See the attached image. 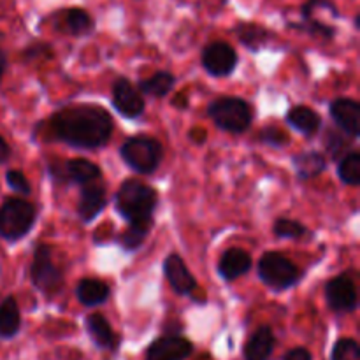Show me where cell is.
I'll list each match as a JSON object with an SVG mask.
<instances>
[{
  "instance_id": "277c9868",
  "label": "cell",
  "mask_w": 360,
  "mask_h": 360,
  "mask_svg": "<svg viewBox=\"0 0 360 360\" xmlns=\"http://www.w3.org/2000/svg\"><path fill=\"white\" fill-rule=\"evenodd\" d=\"M120 157L132 171L139 174H151L158 169L164 158L160 141L150 136L129 137L120 148Z\"/></svg>"
},
{
  "instance_id": "8fae6325",
  "label": "cell",
  "mask_w": 360,
  "mask_h": 360,
  "mask_svg": "<svg viewBox=\"0 0 360 360\" xmlns=\"http://www.w3.org/2000/svg\"><path fill=\"white\" fill-rule=\"evenodd\" d=\"M326 299L333 311L354 313L359 306L357 285L348 274H340L327 281Z\"/></svg>"
},
{
  "instance_id": "ba28073f",
  "label": "cell",
  "mask_w": 360,
  "mask_h": 360,
  "mask_svg": "<svg viewBox=\"0 0 360 360\" xmlns=\"http://www.w3.org/2000/svg\"><path fill=\"white\" fill-rule=\"evenodd\" d=\"M51 179L58 185L84 186L88 183L98 181L102 176L101 167L86 158H70V160H56L48 165Z\"/></svg>"
},
{
  "instance_id": "cb8c5ba5",
  "label": "cell",
  "mask_w": 360,
  "mask_h": 360,
  "mask_svg": "<svg viewBox=\"0 0 360 360\" xmlns=\"http://www.w3.org/2000/svg\"><path fill=\"white\" fill-rule=\"evenodd\" d=\"M21 330V311L13 295L0 301V340H13Z\"/></svg>"
},
{
  "instance_id": "d6a6232c",
  "label": "cell",
  "mask_w": 360,
  "mask_h": 360,
  "mask_svg": "<svg viewBox=\"0 0 360 360\" xmlns=\"http://www.w3.org/2000/svg\"><path fill=\"white\" fill-rule=\"evenodd\" d=\"M259 139L260 143L269 144V146L273 148H285L288 144L287 134L281 132V130L276 129V127H266V129L260 130Z\"/></svg>"
},
{
  "instance_id": "f1b7e54d",
  "label": "cell",
  "mask_w": 360,
  "mask_h": 360,
  "mask_svg": "<svg viewBox=\"0 0 360 360\" xmlns=\"http://www.w3.org/2000/svg\"><path fill=\"white\" fill-rule=\"evenodd\" d=\"M273 234L278 239H299L308 234V229L292 218H278L273 225Z\"/></svg>"
},
{
  "instance_id": "2e32d148",
  "label": "cell",
  "mask_w": 360,
  "mask_h": 360,
  "mask_svg": "<svg viewBox=\"0 0 360 360\" xmlns=\"http://www.w3.org/2000/svg\"><path fill=\"white\" fill-rule=\"evenodd\" d=\"M164 274L169 285L178 295H190L197 288V281L193 274L186 267L185 260L178 253H171L164 260Z\"/></svg>"
},
{
  "instance_id": "8992f818",
  "label": "cell",
  "mask_w": 360,
  "mask_h": 360,
  "mask_svg": "<svg viewBox=\"0 0 360 360\" xmlns=\"http://www.w3.org/2000/svg\"><path fill=\"white\" fill-rule=\"evenodd\" d=\"M259 278L269 288L283 292L299 283L302 273L288 257L278 252H267L259 260Z\"/></svg>"
},
{
  "instance_id": "4fadbf2b",
  "label": "cell",
  "mask_w": 360,
  "mask_h": 360,
  "mask_svg": "<svg viewBox=\"0 0 360 360\" xmlns=\"http://www.w3.org/2000/svg\"><path fill=\"white\" fill-rule=\"evenodd\" d=\"M112 105L122 116L130 120L139 118L144 112V98L127 77H118L112 84Z\"/></svg>"
},
{
  "instance_id": "ac0fdd59",
  "label": "cell",
  "mask_w": 360,
  "mask_h": 360,
  "mask_svg": "<svg viewBox=\"0 0 360 360\" xmlns=\"http://www.w3.org/2000/svg\"><path fill=\"white\" fill-rule=\"evenodd\" d=\"M84 327H86V333L90 336V340L97 345L102 350L115 352L120 347V338L118 334L112 330L111 323L108 322L104 315H98V313H91L84 320Z\"/></svg>"
},
{
  "instance_id": "7402d4cb",
  "label": "cell",
  "mask_w": 360,
  "mask_h": 360,
  "mask_svg": "<svg viewBox=\"0 0 360 360\" xmlns=\"http://www.w3.org/2000/svg\"><path fill=\"white\" fill-rule=\"evenodd\" d=\"M76 297L86 308H95V306H101L109 301L111 288L98 278H84L77 283Z\"/></svg>"
},
{
  "instance_id": "f546056e",
  "label": "cell",
  "mask_w": 360,
  "mask_h": 360,
  "mask_svg": "<svg viewBox=\"0 0 360 360\" xmlns=\"http://www.w3.org/2000/svg\"><path fill=\"white\" fill-rule=\"evenodd\" d=\"M355 139H352V137H348L347 134L343 132H338V130H329L326 136V150L327 153H329L330 158H338L340 155H347L348 150H350V146L354 144ZM352 151V150H350Z\"/></svg>"
},
{
  "instance_id": "484cf974",
  "label": "cell",
  "mask_w": 360,
  "mask_h": 360,
  "mask_svg": "<svg viewBox=\"0 0 360 360\" xmlns=\"http://www.w3.org/2000/svg\"><path fill=\"white\" fill-rule=\"evenodd\" d=\"M174 84H176L174 74L160 70V72L153 74V76L141 81L139 90L143 91L144 95H150V97L153 98H164L171 94Z\"/></svg>"
},
{
  "instance_id": "74e56055",
  "label": "cell",
  "mask_w": 360,
  "mask_h": 360,
  "mask_svg": "<svg viewBox=\"0 0 360 360\" xmlns=\"http://www.w3.org/2000/svg\"><path fill=\"white\" fill-rule=\"evenodd\" d=\"M354 23H355V28H357V30H359V28H360V16H359V14H355V21H354Z\"/></svg>"
},
{
  "instance_id": "30bf717a",
  "label": "cell",
  "mask_w": 360,
  "mask_h": 360,
  "mask_svg": "<svg viewBox=\"0 0 360 360\" xmlns=\"http://www.w3.org/2000/svg\"><path fill=\"white\" fill-rule=\"evenodd\" d=\"M56 32L70 37H86L95 30V18L83 7H65L49 16Z\"/></svg>"
},
{
  "instance_id": "d590c367",
  "label": "cell",
  "mask_w": 360,
  "mask_h": 360,
  "mask_svg": "<svg viewBox=\"0 0 360 360\" xmlns=\"http://www.w3.org/2000/svg\"><path fill=\"white\" fill-rule=\"evenodd\" d=\"M11 153H13V151H11V146L7 144V141L4 139L2 134H0V164H7L11 158Z\"/></svg>"
},
{
  "instance_id": "5b68a950",
  "label": "cell",
  "mask_w": 360,
  "mask_h": 360,
  "mask_svg": "<svg viewBox=\"0 0 360 360\" xmlns=\"http://www.w3.org/2000/svg\"><path fill=\"white\" fill-rule=\"evenodd\" d=\"M207 115L220 130L231 134H243L252 127L253 109L245 98L220 97L207 108Z\"/></svg>"
},
{
  "instance_id": "3957f363",
  "label": "cell",
  "mask_w": 360,
  "mask_h": 360,
  "mask_svg": "<svg viewBox=\"0 0 360 360\" xmlns=\"http://www.w3.org/2000/svg\"><path fill=\"white\" fill-rule=\"evenodd\" d=\"M37 210L20 197H11L0 204V238L18 243L34 229Z\"/></svg>"
},
{
  "instance_id": "4316f807",
  "label": "cell",
  "mask_w": 360,
  "mask_h": 360,
  "mask_svg": "<svg viewBox=\"0 0 360 360\" xmlns=\"http://www.w3.org/2000/svg\"><path fill=\"white\" fill-rule=\"evenodd\" d=\"M153 221H141V224H129L127 231L122 232L118 243L125 252H136L143 246L146 241L148 234H150Z\"/></svg>"
},
{
  "instance_id": "7a4b0ae2",
  "label": "cell",
  "mask_w": 360,
  "mask_h": 360,
  "mask_svg": "<svg viewBox=\"0 0 360 360\" xmlns=\"http://www.w3.org/2000/svg\"><path fill=\"white\" fill-rule=\"evenodd\" d=\"M115 206L120 217L129 224L153 221L158 206V193L153 186L139 179H125L115 197Z\"/></svg>"
},
{
  "instance_id": "603a6c76",
  "label": "cell",
  "mask_w": 360,
  "mask_h": 360,
  "mask_svg": "<svg viewBox=\"0 0 360 360\" xmlns=\"http://www.w3.org/2000/svg\"><path fill=\"white\" fill-rule=\"evenodd\" d=\"M287 123L294 130L306 137L315 136L322 127V118L316 111H313L308 105H294L290 111L287 112Z\"/></svg>"
},
{
  "instance_id": "6da1fadb",
  "label": "cell",
  "mask_w": 360,
  "mask_h": 360,
  "mask_svg": "<svg viewBox=\"0 0 360 360\" xmlns=\"http://www.w3.org/2000/svg\"><path fill=\"white\" fill-rule=\"evenodd\" d=\"M49 132L76 150H98L109 143L115 129L112 116L102 105H69L49 118Z\"/></svg>"
},
{
  "instance_id": "ffe728a7",
  "label": "cell",
  "mask_w": 360,
  "mask_h": 360,
  "mask_svg": "<svg viewBox=\"0 0 360 360\" xmlns=\"http://www.w3.org/2000/svg\"><path fill=\"white\" fill-rule=\"evenodd\" d=\"M276 347V336L269 326H262L250 336L243 348L245 360H269Z\"/></svg>"
},
{
  "instance_id": "83f0119b",
  "label": "cell",
  "mask_w": 360,
  "mask_h": 360,
  "mask_svg": "<svg viewBox=\"0 0 360 360\" xmlns=\"http://www.w3.org/2000/svg\"><path fill=\"white\" fill-rule=\"evenodd\" d=\"M338 176L345 185L357 186L360 185V153L352 150L345 155L338 164Z\"/></svg>"
},
{
  "instance_id": "8d00e7d4",
  "label": "cell",
  "mask_w": 360,
  "mask_h": 360,
  "mask_svg": "<svg viewBox=\"0 0 360 360\" xmlns=\"http://www.w3.org/2000/svg\"><path fill=\"white\" fill-rule=\"evenodd\" d=\"M7 70V55L4 49H0V83H2V77Z\"/></svg>"
},
{
  "instance_id": "5bb4252c",
  "label": "cell",
  "mask_w": 360,
  "mask_h": 360,
  "mask_svg": "<svg viewBox=\"0 0 360 360\" xmlns=\"http://www.w3.org/2000/svg\"><path fill=\"white\" fill-rule=\"evenodd\" d=\"M329 115L338 129L352 139L360 136V104L354 98L340 97L329 104Z\"/></svg>"
},
{
  "instance_id": "9a60e30c",
  "label": "cell",
  "mask_w": 360,
  "mask_h": 360,
  "mask_svg": "<svg viewBox=\"0 0 360 360\" xmlns=\"http://www.w3.org/2000/svg\"><path fill=\"white\" fill-rule=\"evenodd\" d=\"M105 204H108L105 186L98 181L88 183V185L81 186L79 200H77V217L81 218L83 224H90L105 210Z\"/></svg>"
},
{
  "instance_id": "1f68e13d",
  "label": "cell",
  "mask_w": 360,
  "mask_h": 360,
  "mask_svg": "<svg viewBox=\"0 0 360 360\" xmlns=\"http://www.w3.org/2000/svg\"><path fill=\"white\" fill-rule=\"evenodd\" d=\"M6 183L13 192L20 193V195L27 197L32 193V186L30 183H28L27 176L21 171H16V169H9V171L6 172Z\"/></svg>"
},
{
  "instance_id": "7c38bea8",
  "label": "cell",
  "mask_w": 360,
  "mask_h": 360,
  "mask_svg": "<svg viewBox=\"0 0 360 360\" xmlns=\"http://www.w3.org/2000/svg\"><path fill=\"white\" fill-rule=\"evenodd\" d=\"M192 354V341L179 334H165L146 348L144 360H186Z\"/></svg>"
},
{
  "instance_id": "d4e9b609",
  "label": "cell",
  "mask_w": 360,
  "mask_h": 360,
  "mask_svg": "<svg viewBox=\"0 0 360 360\" xmlns=\"http://www.w3.org/2000/svg\"><path fill=\"white\" fill-rule=\"evenodd\" d=\"M288 28H294V30L302 32V34H308L309 37L320 39V41L326 42L333 41L338 34L336 27L319 20L313 14H301V20L297 23H288Z\"/></svg>"
},
{
  "instance_id": "52a82bcc",
  "label": "cell",
  "mask_w": 360,
  "mask_h": 360,
  "mask_svg": "<svg viewBox=\"0 0 360 360\" xmlns=\"http://www.w3.org/2000/svg\"><path fill=\"white\" fill-rule=\"evenodd\" d=\"M32 285L44 295H53L62 288L63 271L53 262V250L49 245H37L30 266Z\"/></svg>"
},
{
  "instance_id": "44dd1931",
  "label": "cell",
  "mask_w": 360,
  "mask_h": 360,
  "mask_svg": "<svg viewBox=\"0 0 360 360\" xmlns=\"http://www.w3.org/2000/svg\"><path fill=\"white\" fill-rule=\"evenodd\" d=\"M292 165L301 181L316 178L327 169V157L320 151H299L292 157Z\"/></svg>"
},
{
  "instance_id": "4dcf8cb0",
  "label": "cell",
  "mask_w": 360,
  "mask_h": 360,
  "mask_svg": "<svg viewBox=\"0 0 360 360\" xmlns=\"http://www.w3.org/2000/svg\"><path fill=\"white\" fill-rule=\"evenodd\" d=\"M330 360H360V345L352 338H341L334 343Z\"/></svg>"
},
{
  "instance_id": "e575fe53",
  "label": "cell",
  "mask_w": 360,
  "mask_h": 360,
  "mask_svg": "<svg viewBox=\"0 0 360 360\" xmlns=\"http://www.w3.org/2000/svg\"><path fill=\"white\" fill-rule=\"evenodd\" d=\"M283 360H313V359H311V354H309V350H306V348L302 347H297L294 348V350L287 352Z\"/></svg>"
},
{
  "instance_id": "e0dca14e",
  "label": "cell",
  "mask_w": 360,
  "mask_h": 360,
  "mask_svg": "<svg viewBox=\"0 0 360 360\" xmlns=\"http://www.w3.org/2000/svg\"><path fill=\"white\" fill-rule=\"evenodd\" d=\"M234 35L252 53L262 51L274 39V34L269 28H266L264 25L253 23V21H239L234 27Z\"/></svg>"
},
{
  "instance_id": "836d02e7",
  "label": "cell",
  "mask_w": 360,
  "mask_h": 360,
  "mask_svg": "<svg viewBox=\"0 0 360 360\" xmlns=\"http://www.w3.org/2000/svg\"><path fill=\"white\" fill-rule=\"evenodd\" d=\"M27 62H35V60H42V58H51L53 56V48L48 44V42H34V44L27 46L21 53Z\"/></svg>"
},
{
  "instance_id": "d6986e66",
  "label": "cell",
  "mask_w": 360,
  "mask_h": 360,
  "mask_svg": "<svg viewBox=\"0 0 360 360\" xmlns=\"http://www.w3.org/2000/svg\"><path fill=\"white\" fill-rule=\"evenodd\" d=\"M252 255L243 248H229L218 260V274L225 281H234L252 269Z\"/></svg>"
},
{
  "instance_id": "9c48e42d",
  "label": "cell",
  "mask_w": 360,
  "mask_h": 360,
  "mask_svg": "<svg viewBox=\"0 0 360 360\" xmlns=\"http://www.w3.org/2000/svg\"><path fill=\"white\" fill-rule=\"evenodd\" d=\"M200 63L202 69L210 76L225 77L231 76L239 63V55L229 42L213 41L204 46L202 55H200Z\"/></svg>"
}]
</instances>
